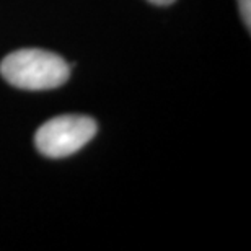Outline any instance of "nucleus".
<instances>
[{"mask_svg":"<svg viewBox=\"0 0 251 251\" xmlns=\"http://www.w3.org/2000/svg\"><path fill=\"white\" fill-rule=\"evenodd\" d=\"M0 74L23 90H52L67 82L70 67L61 56L43 49H20L0 62Z\"/></svg>","mask_w":251,"mask_h":251,"instance_id":"f257e3e1","label":"nucleus"},{"mask_svg":"<svg viewBox=\"0 0 251 251\" xmlns=\"http://www.w3.org/2000/svg\"><path fill=\"white\" fill-rule=\"evenodd\" d=\"M97 130L98 126L92 118L65 114L44 123L34 135V145L49 158L69 157L85 147Z\"/></svg>","mask_w":251,"mask_h":251,"instance_id":"f03ea898","label":"nucleus"},{"mask_svg":"<svg viewBox=\"0 0 251 251\" xmlns=\"http://www.w3.org/2000/svg\"><path fill=\"white\" fill-rule=\"evenodd\" d=\"M240 5V12H242V18L247 28L250 29L251 26V0H238Z\"/></svg>","mask_w":251,"mask_h":251,"instance_id":"7ed1b4c3","label":"nucleus"},{"mask_svg":"<svg viewBox=\"0 0 251 251\" xmlns=\"http://www.w3.org/2000/svg\"><path fill=\"white\" fill-rule=\"evenodd\" d=\"M150 3H153V5H160V7H165V5H170V3H173L175 0H149Z\"/></svg>","mask_w":251,"mask_h":251,"instance_id":"20e7f679","label":"nucleus"}]
</instances>
